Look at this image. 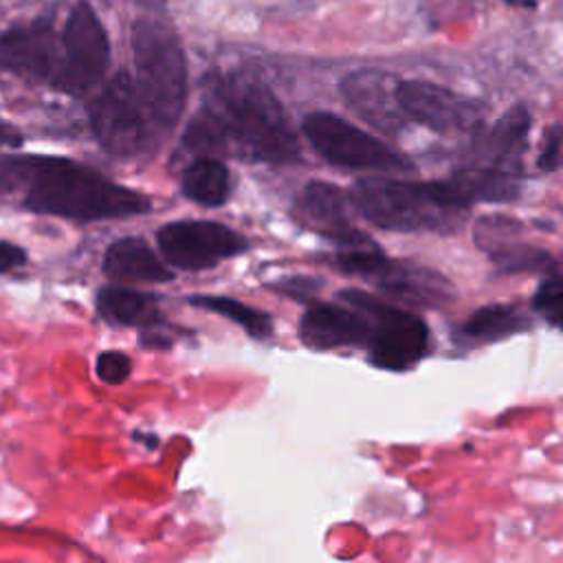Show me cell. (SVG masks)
Instances as JSON below:
<instances>
[{"label":"cell","instance_id":"obj_28","mask_svg":"<svg viewBox=\"0 0 563 563\" xmlns=\"http://www.w3.org/2000/svg\"><path fill=\"white\" fill-rule=\"evenodd\" d=\"M20 134L11 128V125H7V123H2L0 121V143H13V145H20Z\"/></svg>","mask_w":563,"mask_h":563},{"label":"cell","instance_id":"obj_14","mask_svg":"<svg viewBox=\"0 0 563 563\" xmlns=\"http://www.w3.org/2000/svg\"><path fill=\"white\" fill-rule=\"evenodd\" d=\"M372 282L389 297L418 308H438L449 303L455 295L449 279L440 273L389 257L383 260L378 271L372 275Z\"/></svg>","mask_w":563,"mask_h":563},{"label":"cell","instance_id":"obj_1","mask_svg":"<svg viewBox=\"0 0 563 563\" xmlns=\"http://www.w3.org/2000/svg\"><path fill=\"white\" fill-rule=\"evenodd\" d=\"M20 189L29 211L68 220L128 218L150 209L143 194L64 156H22Z\"/></svg>","mask_w":563,"mask_h":563},{"label":"cell","instance_id":"obj_20","mask_svg":"<svg viewBox=\"0 0 563 563\" xmlns=\"http://www.w3.org/2000/svg\"><path fill=\"white\" fill-rule=\"evenodd\" d=\"M180 187L189 200L202 207H220L227 202L231 189L229 169L213 156H200L185 169Z\"/></svg>","mask_w":563,"mask_h":563},{"label":"cell","instance_id":"obj_15","mask_svg":"<svg viewBox=\"0 0 563 563\" xmlns=\"http://www.w3.org/2000/svg\"><path fill=\"white\" fill-rule=\"evenodd\" d=\"M367 317L356 308L334 303H314L299 321V336L308 347L332 350L343 345H361L367 341Z\"/></svg>","mask_w":563,"mask_h":563},{"label":"cell","instance_id":"obj_10","mask_svg":"<svg viewBox=\"0 0 563 563\" xmlns=\"http://www.w3.org/2000/svg\"><path fill=\"white\" fill-rule=\"evenodd\" d=\"M163 257L183 271H202L249 249L233 229L213 220H178L156 233Z\"/></svg>","mask_w":563,"mask_h":563},{"label":"cell","instance_id":"obj_5","mask_svg":"<svg viewBox=\"0 0 563 563\" xmlns=\"http://www.w3.org/2000/svg\"><path fill=\"white\" fill-rule=\"evenodd\" d=\"M339 297L367 317L369 332L365 343L376 367L402 372L427 354L429 328L420 317L356 288H345Z\"/></svg>","mask_w":563,"mask_h":563},{"label":"cell","instance_id":"obj_4","mask_svg":"<svg viewBox=\"0 0 563 563\" xmlns=\"http://www.w3.org/2000/svg\"><path fill=\"white\" fill-rule=\"evenodd\" d=\"M350 205L372 224L389 231H440L468 207L446 180H405L387 176L358 178Z\"/></svg>","mask_w":563,"mask_h":563},{"label":"cell","instance_id":"obj_21","mask_svg":"<svg viewBox=\"0 0 563 563\" xmlns=\"http://www.w3.org/2000/svg\"><path fill=\"white\" fill-rule=\"evenodd\" d=\"M530 325L528 317L512 303H493L484 306L468 317L460 328V334L471 341H495L515 332H521Z\"/></svg>","mask_w":563,"mask_h":563},{"label":"cell","instance_id":"obj_12","mask_svg":"<svg viewBox=\"0 0 563 563\" xmlns=\"http://www.w3.org/2000/svg\"><path fill=\"white\" fill-rule=\"evenodd\" d=\"M398 79L385 70L361 68L343 77L341 95L347 106L385 134H398L409 121L396 99Z\"/></svg>","mask_w":563,"mask_h":563},{"label":"cell","instance_id":"obj_16","mask_svg":"<svg viewBox=\"0 0 563 563\" xmlns=\"http://www.w3.org/2000/svg\"><path fill=\"white\" fill-rule=\"evenodd\" d=\"M103 273L112 282H169L172 271L141 238H121L103 253Z\"/></svg>","mask_w":563,"mask_h":563},{"label":"cell","instance_id":"obj_11","mask_svg":"<svg viewBox=\"0 0 563 563\" xmlns=\"http://www.w3.org/2000/svg\"><path fill=\"white\" fill-rule=\"evenodd\" d=\"M0 68L31 81L57 88L62 75V44L48 22L15 26L0 35Z\"/></svg>","mask_w":563,"mask_h":563},{"label":"cell","instance_id":"obj_25","mask_svg":"<svg viewBox=\"0 0 563 563\" xmlns=\"http://www.w3.org/2000/svg\"><path fill=\"white\" fill-rule=\"evenodd\" d=\"M537 165H539V169H545V172L559 169V165H561V123H552L545 130L543 147L537 158Z\"/></svg>","mask_w":563,"mask_h":563},{"label":"cell","instance_id":"obj_23","mask_svg":"<svg viewBox=\"0 0 563 563\" xmlns=\"http://www.w3.org/2000/svg\"><path fill=\"white\" fill-rule=\"evenodd\" d=\"M561 301H563V282L559 271H552V275H548L541 286L537 288L534 297H532V308L554 328L561 325Z\"/></svg>","mask_w":563,"mask_h":563},{"label":"cell","instance_id":"obj_29","mask_svg":"<svg viewBox=\"0 0 563 563\" xmlns=\"http://www.w3.org/2000/svg\"><path fill=\"white\" fill-rule=\"evenodd\" d=\"M506 4H510V7H521V9H537V4L541 2V0H504Z\"/></svg>","mask_w":563,"mask_h":563},{"label":"cell","instance_id":"obj_22","mask_svg":"<svg viewBox=\"0 0 563 563\" xmlns=\"http://www.w3.org/2000/svg\"><path fill=\"white\" fill-rule=\"evenodd\" d=\"M191 306L205 308V310H213L227 319H231L233 323H238L240 328H244L251 336L255 339H266L273 332V321L266 312L246 306L233 297H213V295H194L187 299Z\"/></svg>","mask_w":563,"mask_h":563},{"label":"cell","instance_id":"obj_9","mask_svg":"<svg viewBox=\"0 0 563 563\" xmlns=\"http://www.w3.org/2000/svg\"><path fill=\"white\" fill-rule=\"evenodd\" d=\"M396 99L409 121L440 134L475 132L486 114L482 101L424 79H398Z\"/></svg>","mask_w":563,"mask_h":563},{"label":"cell","instance_id":"obj_26","mask_svg":"<svg viewBox=\"0 0 563 563\" xmlns=\"http://www.w3.org/2000/svg\"><path fill=\"white\" fill-rule=\"evenodd\" d=\"M26 262V251L13 242L0 240V273H9Z\"/></svg>","mask_w":563,"mask_h":563},{"label":"cell","instance_id":"obj_24","mask_svg":"<svg viewBox=\"0 0 563 563\" xmlns=\"http://www.w3.org/2000/svg\"><path fill=\"white\" fill-rule=\"evenodd\" d=\"M130 369H132L130 356L117 350L101 352L95 361V372L99 380H103L106 385H121L130 376Z\"/></svg>","mask_w":563,"mask_h":563},{"label":"cell","instance_id":"obj_6","mask_svg":"<svg viewBox=\"0 0 563 563\" xmlns=\"http://www.w3.org/2000/svg\"><path fill=\"white\" fill-rule=\"evenodd\" d=\"M301 130L310 145L332 165L387 174H405L413 169L402 154H398L376 136L367 134L365 130L356 128L354 123H347L339 114L323 110L310 112L303 119Z\"/></svg>","mask_w":563,"mask_h":563},{"label":"cell","instance_id":"obj_3","mask_svg":"<svg viewBox=\"0 0 563 563\" xmlns=\"http://www.w3.org/2000/svg\"><path fill=\"white\" fill-rule=\"evenodd\" d=\"M136 68V90L147 117L169 130L187 99V59L176 29L163 2L139 0V13L130 31Z\"/></svg>","mask_w":563,"mask_h":563},{"label":"cell","instance_id":"obj_19","mask_svg":"<svg viewBox=\"0 0 563 563\" xmlns=\"http://www.w3.org/2000/svg\"><path fill=\"white\" fill-rule=\"evenodd\" d=\"M97 310L99 314L117 325H156L161 321L158 306L152 295L123 288V286H106L97 292Z\"/></svg>","mask_w":563,"mask_h":563},{"label":"cell","instance_id":"obj_13","mask_svg":"<svg viewBox=\"0 0 563 563\" xmlns=\"http://www.w3.org/2000/svg\"><path fill=\"white\" fill-rule=\"evenodd\" d=\"M347 207H352L350 198L336 185L321 180L308 183L297 198L301 222L314 229L319 235L352 249L372 244L369 238L352 224Z\"/></svg>","mask_w":563,"mask_h":563},{"label":"cell","instance_id":"obj_2","mask_svg":"<svg viewBox=\"0 0 563 563\" xmlns=\"http://www.w3.org/2000/svg\"><path fill=\"white\" fill-rule=\"evenodd\" d=\"M209 106L229 141L244 154L268 163H292L299 156L297 132L268 86L249 75H218L211 81Z\"/></svg>","mask_w":563,"mask_h":563},{"label":"cell","instance_id":"obj_8","mask_svg":"<svg viewBox=\"0 0 563 563\" xmlns=\"http://www.w3.org/2000/svg\"><path fill=\"white\" fill-rule=\"evenodd\" d=\"M62 75L57 88L81 92L95 86L108 70V33L95 9L81 0L70 9L62 33Z\"/></svg>","mask_w":563,"mask_h":563},{"label":"cell","instance_id":"obj_18","mask_svg":"<svg viewBox=\"0 0 563 563\" xmlns=\"http://www.w3.org/2000/svg\"><path fill=\"white\" fill-rule=\"evenodd\" d=\"M451 183L466 207L473 202H510L519 194L517 174L490 165L466 167L453 174Z\"/></svg>","mask_w":563,"mask_h":563},{"label":"cell","instance_id":"obj_27","mask_svg":"<svg viewBox=\"0 0 563 563\" xmlns=\"http://www.w3.org/2000/svg\"><path fill=\"white\" fill-rule=\"evenodd\" d=\"M319 288V279L312 277H292V279H284L279 284V290L292 295V297H308Z\"/></svg>","mask_w":563,"mask_h":563},{"label":"cell","instance_id":"obj_7","mask_svg":"<svg viewBox=\"0 0 563 563\" xmlns=\"http://www.w3.org/2000/svg\"><path fill=\"white\" fill-rule=\"evenodd\" d=\"M90 128L99 145L114 156H134L147 139L145 106L134 79L117 73L90 103Z\"/></svg>","mask_w":563,"mask_h":563},{"label":"cell","instance_id":"obj_17","mask_svg":"<svg viewBox=\"0 0 563 563\" xmlns=\"http://www.w3.org/2000/svg\"><path fill=\"white\" fill-rule=\"evenodd\" d=\"M532 117L526 106H515L506 110L490 128L484 139V156L486 165L519 174L521 154L528 147V132H530Z\"/></svg>","mask_w":563,"mask_h":563}]
</instances>
